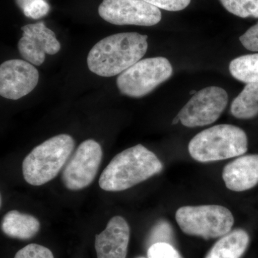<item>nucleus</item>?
Returning a JSON list of instances; mask_svg holds the SVG:
<instances>
[{
  "mask_svg": "<svg viewBox=\"0 0 258 258\" xmlns=\"http://www.w3.org/2000/svg\"><path fill=\"white\" fill-rule=\"evenodd\" d=\"M247 134L230 124L214 125L197 134L190 141L188 151L195 160L213 162L240 157L247 151Z\"/></svg>",
  "mask_w": 258,
  "mask_h": 258,
  "instance_id": "nucleus-3",
  "label": "nucleus"
},
{
  "mask_svg": "<svg viewBox=\"0 0 258 258\" xmlns=\"http://www.w3.org/2000/svg\"><path fill=\"white\" fill-rule=\"evenodd\" d=\"M74 147V139L69 134H59L37 146L24 159V179L32 186L49 182L66 165Z\"/></svg>",
  "mask_w": 258,
  "mask_h": 258,
  "instance_id": "nucleus-4",
  "label": "nucleus"
},
{
  "mask_svg": "<svg viewBox=\"0 0 258 258\" xmlns=\"http://www.w3.org/2000/svg\"><path fill=\"white\" fill-rule=\"evenodd\" d=\"M227 189L247 191L258 184V154L242 156L228 163L222 171Z\"/></svg>",
  "mask_w": 258,
  "mask_h": 258,
  "instance_id": "nucleus-13",
  "label": "nucleus"
},
{
  "mask_svg": "<svg viewBox=\"0 0 258 258\" xmlns=\"http://www.w3.org/2000/svg\"><path fill=\"white\" fill-rule=\"evenodd\" d=\"M33 1H35V0H15L17 5H18L19 8L22 10L25 9L29 5L31 4Z\"/></svg>",
  "mask_w": 258,
  "mask_h": 258,
  "instance_id": "nucleus-25",
  "label": "nucleus"
},
{
  "mask_svg": "<svg viewBox=\"0 0 258 258\" xmlns=\"http://www.w3.org/2000/svg\"><path fill=\"white\" fill-rule=\"evenodd\" d=\"M156 154L142 144L115 155L100 176L99 186L107 191H124L163 170Z\"/></svg>",
  "mask_w": 258,
  "mask_h": 258,
  "instance_id": "nucleus-2",
  "label": "nucleus"
},
{
  "mask_svg": "<svg viewBox=\"0 0 258 258\" xmlns=\"http://www.w3.org/2000/svg\"><path fill=\"white\" fill-rule=\"evenodd\" d=\"M232 115L239 119H250L258 115V83L247 84L231 104Z\"/></svg>",
  "mask_w": 258,
  "mask_h": 258,
  "instance_id": "nucleus-16",
  "label": "nucleus"
},
{
  "mask_svg": "<svg viewBox=\"0 0 258 258\" xmlns=\"http://www.w3.org/2000/svg\"><path fill=\"white\" fill-rule=\"evenodd\" d=\"M50 5L45 0H35L23 10L28 18L37 20L45 16L50 11Z\"/></svg>",
  "mask_w": 258,
  "mask_h": 258,
  "instance_id": "nucleus-22",
  "label": "nucleus"
},
{
  "mask_svg": "<svg viewBox=\"0 0 258 258\" xmlns=\"http://www.w3.org/2000/svg\"><path fill=\"white\" fill-rule=\"evenodd\" d=\"M130 227L123 217H112L106 229L95 238L98 258H126Z\"/></svg>",
  "mask_w": 258,
  "mask_h": 258,
  "instance_id": "nucleus-12",
  "label": "nucleus"
},
{
  "mask_svg": "<svg viewBox=\"0 0 258 258\" xmlns=\"http://www.w3.org/2000/svg\"><path fill=\"white\" fill-rule=\"evenodd\" d=\"M228 103L225 90L210 86L200 90L191 97L177 114L180 122L189 128L212 124L221 115Z\"/></svg>",
  "mask_w": 258,
  "mask_h": 258,
  "instance_id": "nucleus-7",
  "label": "nucleus"
},
{
  "mask_svg": "<svg viewBox=\"0 0 258 258\" xmlns=\"http://www.w3.org/2000/svg\"><path fill=\"white\" fill-rule=\"evenodd\" d=\"M39 73L26 60H10L0 66V95L10 100L27 96L36 87Z\"/></svg>",
  "mask_w": 258,
  "mask_h": 258,
  "instance_id": "nucleus-10",
  "label": "nucleus"
},
{
  "mask_svg": "<svg viewBox=\"0 0 258 258\" xmlns=\"http://www.w3.org/2000/svg\"><path fill=\"white\" fill-rule=\"evenodd\" d=\"M148 258H183L171 244L159 242L148 248Z\"/></svg>",
  "mask_w": 258,
  "mask_h": 258,
  "instance_id": "nucleus-20",
  "label": "nucleus"
},
{
  "mask_svg": "<svg viewBox=\"0 0 258 258\" xmlns=\"http://www.w3.org/2000/svg\"><path fill=\"white\" fill-rule=\"evenodd\" d=\"M172 73V66L166 57H149L139 60L119 74L117 87L125 96L141 98L167 81Z\"/></svg>",
  "mask_w": 258,
  "mask_h": 258,
  "instance_id": "nucleus-6",
  "label": "nucleus"
},
{
  "mask_svg": "<svg viewBox=\"0 0 258 258\" xmlns=\"http://www.w3.org/2000/svg\"><path fill=\"white\" fill-rule=\"evenodd\" d=\"M98 13L103 20L115 25L154 26L161 20L159 8L144 0H103Z\"/></svg>",
  "mask_w": 258,
  "mask_h": 258,
  "instance_id": "nucleus-9",
  "label": "nucleus"
},
{
  "mask_svg": "<svg viewBox=\"0 0 258 258\" xmlns=\"http://www.w3.org/2000/svg\"><path fill=\"white\" fill-rule=\"evenodd\" d=\"M137 258H147V257H142V256H141V257H137Z\"/></svg>",
  "mask_w": 258,
  "mask_h": 258,
  "instance_id": "nucleus-27",
  "label": "nucleus"
},
{
  "mask_svg": "<svg viewBox=\"0 0 258 258\" xmlns=\"http://www.w3.org/2000/svg\"><path fill=\"white\" fill-rule=\"evenodd\" d=\"M240 40L247 50L258 52V23L244 32Z\"/></svg>",
  "mask_w": 258,
  "mask_h": 258,
  "instance_id": "nucleus-24",
  "label": "nucleus"
},
{
  "mask_svg": "<svg viewBox=\"0 0 258 258\" xmlns=\"http://www.w3.org/2000/svg\"><path fill=\"white\" fill-rule=\"evenodd\" d=\"M159 9L166 11L177 12L187 8L191 0H144Z\"/></svg>",
  "mask_w": 258,
  "mask_h": 258,
  "instance_id": "nucleus-23",
  "label": "nucleus"
},
{
  "mask_svg": "<svg viewBox=\"0 0 258 258\" xmlns=\"http://www.w3.org/2000/svg\"><path fill=\"white\" fill-rule=\"evenodd\" d=\"M5 235L18 240H30L38 233L40 223L36 217L17 210L8 212L2 221Z\"/></svg>",
  "mask_w": 258,
  "mask_h": 258,
  "instance_id": "nucleus-14",
  "label": "nucleus"
},
{
  "mask_svg": "<svg viewBox=\"0 0 258 258\" xmlns=\"http://www.w3.org/2000/svg\"><path fill=\"white\" fill-rule=\"evenodd\" d=\"M229 70L237 81L250 84L258 83V53L240 56L231 61Z\"/></svg>",
  "mask_w": 258,
  "mask_h": 258,
  "instance_id": "nucleus-17",
  "label": "nucleus"
},
{
  "mask_svg": "<svg viewBox=\"0 0 258 258\" xmlns=\"http://www.w3.org/2000/svg\"><path fill=\"white\" fill-rule=\"evenodd\" d=\"M14 258H54L50 249L37 244H30L20 249Z\"/></svg>",
  "mask_w": 258,
  "mask_h": 258,
  "instance_id": "nucleus-21",
  "label": "nucleus"
},
{
  "mask_svg": "<svg viewBox=\"0 0 258 258\" xmlns=\"http://www.w3.org/2000/svg\"><path fill=\"white\" fill-rule=\"evenodd\" d=\"M249 242L247 232L237 229L222 236L205 258H240L248 247Z\"/></svg>",
  "mask_w": 258,
  "mask_h": 258,
  "instance_id": "nucleus-15",
  "label": "nucleus"
},
{
  "mask_svg": "<svg viewBox=\"0 0 258 258\" xmlns=\"http://www.w3.org/2000/svg\"><path fill=\"white\" fill-rule=\"evenodd\" d=\"M229 13L242 18H258V0H220Z\"/></svg>",
  "mask_w": 258,
  "mask_h": 258,
  "instance_id": "nucleus-18",
  "label": "nucleus"
},
{
  "mask_svg": "<svg viewBox=\"0 0 258 258\" xmlns=\"http://www.w3.org/2000/svg\"><path fill=\"white\" fill-rule=\"evenodd\" d=\"M103 151L93 139L84 141L66 163L62 181L68 189L78 191L93 182L101 165Z\"/></svg>",
  "mask_w": 258,
  "mask_h": 258,
  "instance_id": "nucleus-8",
  "label": "nucleus"
},
{
  "mask_svg": "<svg viewBox=\"0 0 258 258\" xmlns=\"http://www.w3.org/2000/svg\"><path fill=\"white\" fill-rule=\"evenodd\" d=\"M23 37L18 42L20 55L28 62L40 66L45 60V55H55L61 45L55 32L45 26L43 22L25 25L21 28Z\"/></svg>",
  "mask_w": 258,
  "mask_h": 258,
  "instance_id": "nucleus-11",
  "label": "nucleus"
},
{
  "mask_svg": "<svg viewBox=\"0 0 258 258\" xmlns=\"http://www.w3.org/2000/svg\"><path fill=\"white\" fill-rule=\"evenodd\" d=\"M175 217L185 234L206 240L225 235L234 225L232 212L221 205L181 207L176 212Z\"/></svg>",
  "mask_w": 258,
  "mask_h": 258,
  "instance_id": "nucleus-5",
  "label": "nucleus"
},
{
  "mask_svg": "<svg viewBox=\"0 0 258 258\" xmlns=\"http://www.w3.org/2000/svg\"><path fill=\"white\" fill-rule=\"evenodd\" d=\"M174 240L172 227L169 222L161 220L154 225L148 237L147 244L149 247L152 244L166 242L171 244Z\"/></svg>",
  "mask_w": 258,
  "mask_h": 258,
  "instance_id": "nucleus-19",
  "label": "nucleus"
},
{
  "mask_svg": "<svg viewBox=\"0 0 258 258\" xmlns=\"http://www.w3.org/2000/svg\"><path fill=\"white\" fill-rule=\"evenodd\" d=\"M147 38L137 32H123L102 39L88 53V69L102 77L121 74L145 55Z\"/></svg>",
  "mask_w": 258,
  "mask_h": 258,
  "instance_id": "nucleus-1",
  "label": "nucleus"
},
{
  "mask_svg": "<svg viewBox=\"0 0 258 258\" xmlns=\"http://www.w3.org/2000/svg\"><path fill=\"white\" fill-rule=\"evenodd\" d=\"M179 122H180L179 118V117L177 116V115H176L175 118H174V119H173L172 123H171V124H172V125L177 124V123H179Z\"/></svg>",
  "mask_w": 258,
  "mask_h": 258,
  "instance_id": "nucleus-26",
  "label": "nucleus"
}]
</instances>
